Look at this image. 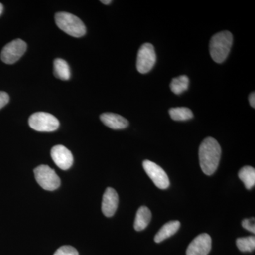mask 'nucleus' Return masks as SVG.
<instances>
[{"label":"nucleus","instance_id":"obj_1","mask_svg":"<svg viewBox=\"0 0 255 255\" xmlns=\"http://www.w3.org/2000/svg\"><path fill=\"white\" fill-rule=\"evenodd\" d=\"M199 162L203 172L212 175L219 167L221 147L216 139L209 137L201 142L199 151Z\"/></svg>","mask_w":255,"mask_h":255},{"label":"nucleus","instance_id":"obj_2","mask_svg":"<svg viewBox=\"0 0 255 255\" xmlns=\"http://www.w3.org/2000/svg\"><path fill=\"white\" fill-rule=\"evenodd\" d=\"M233 40L232 33L228 31L219 32L211 38L210 54L216 63H222L226 60L231 51Z\"/></svg>","mask_w":255,"mask_h":255},{"label":"nucleus","instance_id":"obj_3","mask_svg":"<svg viewBox=\"0 0 255 255\" xmlns=\"http://www.w3.org/2000/svg\"><path fill=\"white\" fill-rule=\"evenodd\" d=\"M58 27L70 36L80 38L86 33V27L78 16L68 12L57 13L55 16Z\"/></svg>","mask_w":255,"mask_h":255},{"label":"nucleus","instance_id":"obj_4","mask_svg":"<svg viewBox=\"0 0 255 255\" xmlns=\"http://www.w3.org/2000/svg\"><path fill=\"white\" fill-rule=\"evenodd\" d=\"M28 125L39 132H53L59 128L60 122L54 116L46 112H36L28 119Z\"/></svg>","mask_w":255,"mask_h":255},{"label":"nucleus","instance_id":"obj_5","mask_svg":"<svg viewBox=\"0 0 255 255\" xmlns=\"http://www.w3.org/2000/svg\"><path fill=\"white\" fill-rule=\"evenodd\" d=\"M34 176L36 182L45 190L54 191L60 187V178L49 166H38L34 169Z\"/></svg>","mask_w":255,"mask_h":255},{"label":"nucleus","instance_id":"obj_6","mask_svg":"<svg viewBox=\"0 0 255 255\" xmlns=\"http://www.w3.org/2000/svg\"><path fill=\"white\" fill-rule=\"evenodd\" d=\"M156 63L155 48L150 43H144L137 53L136 67L141 74L149 73Z\"/></svg>","mask_w":255,"mask_h":255},{"label":"nucleus","instance_id":"obj_7","mask_svg":"<svg viewBox=\"0 0 255 255\" xmlns=\"http://www.w3.org/2000/svg\"><path fill=\"white\" fill-rule=\"evenodd\" d=\"M26 48L27 45L26 42L21 39L14 40L3 48L1 53V59L8 65L14 64L23 56Z\"/></svg>","mask_w":255,"mask_h":255},{"label":"nucleus","instance_id":"obj_8","mask_svg":"<svg viewBox=\"0 0 255 255\" xmlns=\"http://www.w3.org/2000/svg\"><path fill=\"white\" fill-rule=\"evenodd\" d=\"M144 170L152 179L156 187L160 189H166L169 187V177L162 167L150 160H145L142 163Z\"/></svg>","mask_w":255,"mask_h":255},{"label":"nucleus","instance_id":"obj_9","mask_svg":"<svg viewBox=\"0 0 255 255\" xmlns=\"http://www.w3.org/2000/svg\"><path fill=\"white\" fill-rule=\"evenodd\" d=\"M51 157L55 164L59 168L67 170L73 164V155L67 147L62 145H57L52 148Z\"/></svg>","mask_w":255,"mask_h":255},{"label":"nucleus","instance_id":"obj_10","mask_svg":"<svg viewBox=\"0 0 255 255\" xmlns=\"http://www.w3.org/2000/svg\"><path fill=\"white\" fill-rule=\"evenodd\" d=\"M211 238L206 233L194 238L188 246L187 255H208L211 250Z\"/></svg>","mask_w":255,"mask_h":255},{"label":"nucleus","instance_id":"obj_11","mask_svg":"<svg viewBox=\"0 0 255 255\" xmlns=\"http://www.w3.org/2000/svg\"><path fill=\"white\" fill-rule=\"evenodd\" d=\"M119 204V196L113 188L106 189L102 199V211L107 217H112L117 211Z\"/></svg>","mask_w":255,"mask_h":255},{"label":"nucleus","instance_id":"obj_12","mask_svg":"<svg viewBox=\"0 0 255 255\" xmlns=\"http://www.w3.org/2000/svg\"><path fill=\"white\" fill-rule=\"evenodd\" d=\"M100 119L105 126L114 129V130L124 129L128 126V122L127 119L117 114H102L100 116Z\"/></svg>","mask_w":255,"mask_h":255},{"label":"nucleus","instance_id":"obj_13","mask_svg":"<svg viewBox=\"0 0 255 255\" xmlns=\"http://www.w3.org/2000/svg\"><path fill=\"white\" fill-rule=\"evenodd\" d=\"M180 228V222L179 221H172L165 223L155 236V242L157 243H161L164 240L170 238L179 231Z\"/></svg>","mask_w":255,"mask_h":255},{"label":"nucleus","instance_id":"obj_14","mask_svg":"<svg viewBox=\"0 0 255 255\" xmlns=\"http://www.w3.org/2000/svg\"><path fill=\"white\" fill-rule=\"evenodd\" d=\"M152 218L150 210L146 206H141L139 208L136 213L135 221H134V228L136 231H143L148 226Z\"/></svg>","mask_w":255,"mask_h":255},{"label":"nucleus","instance_id":"obj_15","mask_svg":"<svg viewBox=\"0 0 255 255\" xmlns=\"http://www.w3.org/2000/svg\"><path fill=\"white\" fill-rule=\"evenodd\" d=\"M238 177L244 183L247 189H251L255 184V169L251 166H245L238 172Z\"/></svg>","mask_w":255,"mask_h":255},{"label":"nucleus","instance_id":"obj_16","mask_svg":"<svg viewBox=\"0 0 255 255\" xmlns=\"http://www.w3.org/2000/svg\"><path fill=\"white\" fill-rule=\"evenodd\" d=\"M54 75L62 80H68L70 78V69L65 60L57 58L54 61Z\"/></svg>","mask_w":255,"mask_h":255},{"label":"nucleus","instance_id":"obj_17","mask_svg":"<svg viewBox=\"0 0 255 255\" xmlns=\"http://www.w3.org/2000/svg\"><path fill=\"white\" fill-rule=\"evenodd\" d=\"M189 79L186 75L174 78L170 84V89L175 95H180L189 88Z\"/></svg>","mask_w":255,"mask_h":255},{"label":"nucleus","instance_id":"obj_18","mask_svg":"<svg viewBox=\"0 0 255 255\" xmlns=\"http://www.w3.org/2000/svg\"><path fill=\"white\" fill-rule=\"evenodd\" d=\"M169 114L172 119L177 121V122L189 120L194 117V114H193L191 110L186 108V107H177V108L170 109L169 110Z\"/></svg>","mask_w":255,"mask_h":255},{"label":"nucleus","instance_id":"obj_19","mask_svg":"<svg viewBox=\"0 0 255 255\" xmlns=\"http://www.w3.org/2000/svg\"><path fill=\"white\" fill-rule=\"evenodd\" d=\"M238 249L243 253H252L255 249V236L240 238L236 241Z\"/></svg>","mask_w":255,"mask_h":255},{"label":"nucleus","instance_id":"obj_20","mask_svg":"<svg viewBox=\"0 0 255 255\" xmlns=\"http://www.w3.org/2000/svg\"><path fill=\"white\" fill-rule=\"evenodd\" d=\"M53 255H79L78 251L72 246L60 247Z\"/></svg>","mask_w":255,"mask_h":255},{"label":"nucleus","instance_id":"obj_21","mask_svg":"<svg viewBox=\"0 0 255 255\" xmlns=\"http://www.w3.org/2000/svg\"><path fill=\"white\" fill-rule=\"evenodd\" d=\"M255 218H252L249 219H244L242 221V226L247 230V231H250V232L253 233V234L255 233Z\"/></svg>","mask_w":255,"mask_h":255},{"label":"nucleus","instance_id":"obj_22","mask_svg":"<svg viewBox=\"0 0 255 255\" xmlns=\"http://www.w3.org/2000/svg\"><path fill=\"white\" fill-rule=\"evenodd\" d=\"M9 102V97L7 93L0 91V110L5 107Z\"/></svg>","mask_w":255,"mask_h":255},{"label":"nucleus","instance_id":"obj_23","mask_svg":"<svg viewBox=\"0 0 255 255\" xmlns=\"http://www.w3.org/2000/svg\"><path fill=\"white\" fill-rule=\"evenodd\" d=\"M249 102L251 104V106L253 108H255V92H253L249 96Z\"/></svg>","mask_w":255,"mask_h":255},{"label":"nucleus","instance_id":"obj_24","mask_svg":"<svg viewBox=\"0 0 255 255\" xmlns=\"http://www.w3.org/2000/svg\"><path fill=\"white\" fill-rule=\"evenodd\" d=\"M100 1L102 4L107 5L110 4L112 2V1H111V0H102V1Z\"/></svg>","mask_w":255,"mask_h":255},{"label":"nucleus","instance_id":"obj_25","mask_svg":"<svg viewBox=\"0 0 255 255\" xmlns=\"http://www.w3.org/2000/svg\"><path fill=\"white\" fill-rule=\"evenodd\" d=\"M3 11V5L0 3V15L1 14Z\"/></svg>","mask_w":255,"mask_h":255}]
</instances>
